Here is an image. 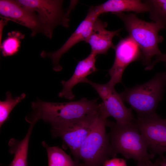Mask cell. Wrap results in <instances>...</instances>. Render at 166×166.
Listing matches in <instances>:
<instances>
[{"label":"cell","instance_id":"cell-1","mask_svg":"<svg viewBox=\"0 0 166 166\" xmlns=\"http://www.w3.org/2000/svg\"><path fill=\"white\" fill-rule=\"evenodd\" d=\"M98 98L80 100L65 102H52L38 100L31 103L32 111L26 117L30 124L40 119L49 123L52 128L59 127L81 118L99 107Z\"/></svg>","mask_w":166,"mask_h":166},{"label":"cell","instance_id":"cell-2","mask_svg":"<svg viewBox=\"0 0 166 166\" xmlns=\"http://www.w3.org/2000/svg\"><path fill=\"white\" fill-rule=\"evenodd\" d=\"M106 126L110 129L108 135L113 158L120 153L126 159H133L139 163L150 161L154 157L148 152L147 144L135 121L120 125L107 120Z\"/></svg>","mask_w":166,"mask_h":166},{"label":"cell","instance_id":"cell-3","mask_svg":"<svg viewBox=\"0 0 166 166\" xmlns=\"http://www.w3.org/2000/svg\"><path fill=\"white\" fill-rule=\"evenodd\" d=\"M123 22L130 36L140 48L142 55L143 64L146 66L151 62L154 56L161 54L158 44L163 40L158 34L159 31L166 27L154 22H149L138 18L133 13H113Z\"/></svg>","mask_w":166,"mask_h":166},{"label":"cell","instance_id":"cell-4","mask_svg":"<svg viewBox=\"0 0 166 166\" xmlns=\"http://www.w3.org/2000/svg\"><path fill=\"white\" fill-rule=\"evenodd\" d=\"M166 85L165 72L159 73L147 82L126 88L119 94L123 102L135 111L137 116H148L156 113L158 104L163 97Z\"/></svg>","mask_w":166,"mask_h":166},{"label":"cell","instance_id":"cell-5","mask_svg":"<svg viewBox=\"0 0 166 166\" xmlns=\"http://www.w3.org/2000/svg\"><path fill=\"white\" fill-rule=\"evenodd\" d=\"M106 119L101 114L92 130L81 144L76 159L80 166H103L113 158L108 134Z\"/></svg>","mask_w":166,"mask_h":166},{"label":"cell","instance_id":"cell-6","mask_svg":"<svg viewBox=\"0 0 166 166\" xmlns=\"http://www.w3.org/2000/svg\"><path fill=\"white\" fill-rule=\"evenodd\" d=\"M20 4L34 12L41 25L43 34L49 38L53 36L57 26H69V17L74 5L73 2L65 12L63 7V1L60 0H17Z\"/></svg>","mask_w":166,"mask_h":166},{"label":"cell","instance_id":"cell-7","mask_svg":"<svg viewBox=\"0 0 166 166\" xmlns=\"http://www.w3.org/2000/svg\"><path fill=\"white\" fill-rule=\"evenodd\" d=\"M101 114L100 104L97 110L69 123L52 128L53 136L60 137L69 148L75 160L80 147Z\"/></svg>","mask_w":166,"mask_h":166},{"label":"cell","instance_id":"cell-8","mask_svg":"<svg viewBox=\"0 0 166 166\" xmlns=\"http://www.w3.org/2000/svg\"><path fill=\"white\" fill-rule=\"evenodd\" d=\"M82 83H87L95 90L102 100L100 103L101 111L107 118L113 117L116 123L124 125L134 122L135 119L132 113L131 108H128L124 104L120 94L115 90L114 87L107 83L100 84L93 82L87 78Z\"/></svg>","mask_w":166,"mask_h":166},{"label":"cell","instance_id":"cell-9","mask_svg":"<svg viewBox=\"0 0 166 166\" xmlns=\"http://www.w3.org/2000/svg\"><path fill=\"white\" fill-rule=\"evenodd\" d=\"M136 125L144 138L150 153L163 158L166 152V122L156 113L137 116Z\"/></svg>","mask_w":166,"mask_h":166},{"label":"cell","instance_id":"cell-10","mask_svg":"<svg viewBox=\"0 0 166 166\" xmlns=\"http://www.w3.org/2000/svg\"><path fill=\"white\" fill-rule=\"evenodd\" d=\"M113 49L115 51V59L108 70L110 78L107 84L114 87L116 84L121 82L126 67L132 62L142 60V55L138 46L129 35L121 39Z\"/></svg>","mask_w":166,"mask_h":166},{"label":"cell","instance_id":"cell-11","mask_svg":"<svg viewBox=\"0 0 166 166\" xmlns=\"http://www.w3.org/2000/svg\"><path fill=\"white\" fill-rule=\"evenodd\" d=\"M99 15L94 6H91L85 18L60 48L52 52H48L44 50L41 52L40 56L42 57H49L51 59L54 70L58 71L61 70L62 68L59 64V62L63 54L79 42H85L90 33L94 21Z\"/></svg>","mask_w":166,"mask_h":166},{"label":"cell","instance_id":"cell-12","mask_svg":"<svg viewBox=\"0 0 166 166\" xmlns=\"http://www.w3.org/2000/svg\"><path fill=\"white\" fill-rule=\"evenodd\" d=\"M0 14L2 19L14 22L30 29L32 36L43 33L41 25L36 14L16 0H0Z\"/></svg>","mask_w":166,"mask_h":166},{"label":"cell","instance_id":"cell-13","mask_svg":"<svg viewBox=\"0 0 166 166\" xmlns=\"http://www.w3.org/2000/svg\"><path fill=\"white\" fill-rule=\"evenodd\" d=\"M108 23L97 18L94 21L90 33L85 42L91 48V53L97 55L106 54L109 49L113 48L112 40L115 36H118L121 29L109 31L106 28Z\"/></svg>","mask_w":166,"mask_h":166},{"label":"cell","instance_id":"cell-14","mask_svg":"<svg viewBox=\"0 0 166 166\" xmlns=\"http://www.w3.org/2000/svg\"><path fill=\"white\" fill-rule=\"evenodd\" d=\"M96 56L91 53L86 58L78 62L73 75L68 80L61 81L63 87L58 94L59 97H64L69 100L75 98L72 91L73 87L77 84L82 83L88 75L97 70L95 66Z\"/></svg>","mask_w":166,"mask_h":166},{"label":"cell","instance_id":"cell-15","mask_svg":"<svg viewBox=\"0 0 166 166\" xmlns=\"http://www.w3.org/2000/svg\"><path fill=\"white\" fill-rule=\"evenodd\" d=\"M95 7L99 15L109 12L113 14L124 12L140 13L149 11L147 5L139 0H109Z\"/></svg>","mask_w":166,"mask_h":166},{"label":"cell","instance_id":"cell-16","mask_svg":"<svg viewBox=\"0 0 166 166\" xmlns=\"http://www.w3.org/2000/svg\"><path fill=\"white\" fill-rule=\"evenodd\" d=\"M35 123H31L24 138L21 141L10 139L8 144L10 152L14 154L9 166H27V153L30 137Z\"/></svg>","mask_w":166,"mask_h":166},{"label":"cell","instance_id":"cell-17","mask_svg":"<svg viewBox=\"0 0 166 166\" xmlns=\"http://www.w3.org/2000/svg\"><path fill=\"white\" fill-rule=\"evenodd\" d=\"M42 144L45 148L48 166H79L75 161L58 146H49L45 142Z\"/></svg>","mask_w":166,"mask_h":166},{"label":"cell","instance_id":"cell-18","mask_svg":"<svg viewBox=\"0 0 166 166\" xmlns=\"http://www.w3.org/2000/svg\"><path fill=\"white\" fill-rule=\"evenodd\" d=\"M25 35L18 31H13L8 34V36L0 44L3 56L7 57L15 54L18 52Z\"/></svg>","mask_w":166,"mask_h":166},{"label":"cell","instance_id":"cell-19","mask_svg":"<svg viewBox=\"0 0 166 166\" xmlns=\"http://www.w3.org/2000/svg\"><path fill=\"white\" fill-rule=\"evenodd\" d=\"M148 6L150 18L166 27V0L143 1Z\"/></svg>","mask_w":166,"mask_h":166},{"label":"cell","instance_id":"cell-20","mask_svg":"<svg viewBox=\"0 0 166 166\" xmlns=\"http://www.w3.org/2000/svg\"><path fill=\"white\" fill-rule=\"evenodd\" d=\"M24 93L13 98L11 93L7 91L6 93L5 100L0 101V126L9 118V115L14 107L26 97Z\"/></svg>","mask_w":166,"mask_h":166},{"label":"cell","instance_id":"cell-21","mask_svg":"<svg viewBox=\"0 0 166 166\" xmlns=\"http://www.w3.org/2000/svg\"><path fill=\"white\" fill-rule=\"evenodd\" d=\"M103 166H127V165L126 160L115 157L106 160Z\"/></svg>","mask_w":166,"mask_h":166},{"label":"cell","instance_id":"cell-22","mask_svg":"<svg viewBox=\"0 0 166 166\" xmlns=\"http://www.w3.org/2000/svg\"><path fill=\"white\" fill-rule=\"evenodd\" d=\"M156 59L148 65L145 68L146 70H151L155 65L160 61H164L166 63V53H161L160 54L156 56Z\"/></svg>","mask_w":166,"mask_h":166},{"label":"cell","instance_id":"cell-23","mask_svg":"<svg viewBox=\"0 0 166 166\" xmlns=\"http://www.w3.org/2000/svg\"><path fill=\"white\" fill-rule=\"evenodd\" d=\"M157 163L156 161L152 163L150 160L142 162L137 163L136 166H157Z\"/></svg>","mask_w":166,"mask_h":166},{"label":"cell","instance_id":"cell-24","mask_svg":"<svg viewBox=\"0 0 166 166\" xmlns=\"http://www.w3.org/2000/svg\"><path fill=\"white\" fill-rule=\"evenodd\" d=\"M157 163V166H166V158L160 157L156 160Z\"/></svg>","mask_w":166,"mask_h":166},{"label":"cell","instance_id":"cell-25","mask_svg":"<svg viewBox=\"0 0 166 166\" xmlns=\"http://www.w3.org/2000/svg\"><path fill=\"white\" fill-rule=\"evenodd\" d=\"M164 119L165 121L166 122V119Z\"/></svg>","mask_w":166,"mask_h":166},{"label":"cell","instance_id":"cell-26","mask_svg":"<svg viewBox=\"0 0 166 166\" xmlns=\"http://www.w3.org/2000/svg\"><path fill=\"white\" fill-rule=\"evenodd\" d=\"M165 73H166V72H165Z\"/></svg>","mask_w":166,"mask_h":166}]
</instances>
